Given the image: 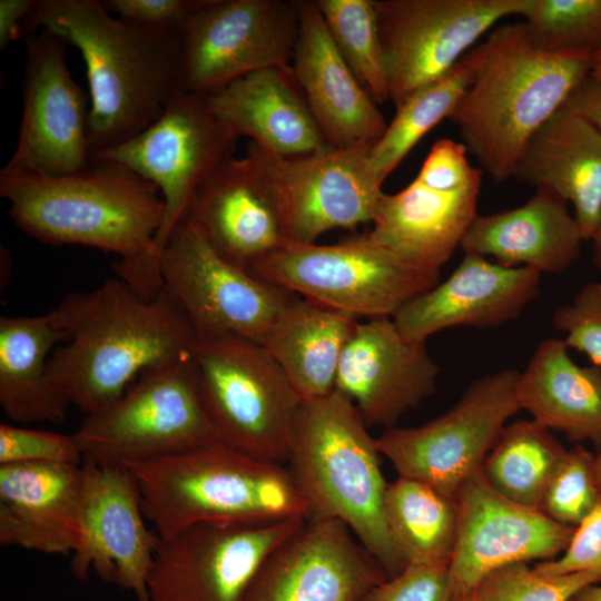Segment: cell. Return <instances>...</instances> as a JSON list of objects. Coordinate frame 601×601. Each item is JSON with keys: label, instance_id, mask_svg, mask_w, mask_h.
<instances>
[{"label": "cell", "instance_id": "c3c4849f", "mask_svg": "<svg viewBox=\"0 0 601 601\" xmlns=\"http://www.w3.org/2000/svg\"><path fill=\"white\" fill-rule=\"evenodd\" d=\"M570 601H601V585L591 584L579 591Z\"/></svg>", "mask_w": 601, "mask_h": 601}, {"label": "cell", "instance_id": "816d5d0a", "mask_svg": "<svg viewBox=\"0 0 601 601\" xmlns=\"http://www.w3.org/2000/svg\"><path fill=\"white\" fill-rule=\"evenodd\" d=\"M593 469H594L595 483L599 491L601 492V451L598 452L594 456Z\"/></svg>", "mask_w": 601, "mask_h": 601}, {"label": "cell", "instance_id": "d6986e66", "mask_svg": "<svg viewBox=\"0 0 601 601\" xmlns=\"http://www.w3.org/2000/svg\"><path fill=\"white\" fill-rule=\"evenodd\" d=\"M388 578L336 519H306L264 560L242 601H363Z\"/></svg>", "mask_w": 601, "mask_h": 601}, {"label": "cell", "instance_id": "4dcf8cb0", "mask_svg": "<svg viewBox=\"0 0 601 601\" xmlns=\"http://www.w3.org/2000/svg\"><path fill=\"white\" fill-rule=\"evenodd\" d=\"M357 322L308 298L289 300L260 345L302 402L317 400L335 391L339 361Z\"/></svg>", "mask_w": 601, "mask_h": 601}, {"label": "cell", "instance_id": "f907efd6", "mask_svg": "<svg viewBox=\"0 0 601 601\" xmlns=\"http://www.w3.org/2000/svg\"><path fill=\"white\" fill-rule=\"evenodd\" d=\"M590 76L601 78V49L592 55Z\"/></svg>", "mask_w": 601, "mask_h": 601}, {"label": "cell", "instance_id": "7c38bea8", "mask_svg": "<svg viewBox=\"0 0 601 601\" xmlns=\"http://www.w3.org/2000/svg\"><path fill=\"white\" fill-rule=\"evenodd\" d=\"M299 2L203 0L178 33V89L207 95L253 71L290 65Z\"/></svg>", "mask_w": 601, "mask_h": 601}, {"label": "cell", "instance_id": "30bf717a", "mask_svg": "<svg viewBox=\"0 0 601 601\" xmlns=\"http://www.w3.org/2000/svg\"><path fill=\"white\" fill-rule=\"evenodd\" d=\"M520 371L504 368L473 381L460 400L432 421L414 427L392 426L376 437L398 476L423 482L454 497L482 470L508 420L520 408Z\"/></svg>", "mask_w": 601, "mask_h": 601}, {"label": "cell", "instance_id": "9c48e42d", "mask_svg": "<svg viewBox=\"0 0 601 601\" xmlns=\"http://www.w3.org/2000/svg\"><path fill=\"white\" fill-rule=\"evenodd\" d=\"M249 272L280 289L368 319L393 318L406 303L435 286L440 276L406 264L368 233L333 245L288 244Z\"/></svg>", "mask_w": 601, "mask_h": 601}, {"label": "cell", "instance_id": "277c9868", "mask_svg": "<svg viewBox=\"0 0 601 601\" xmlns=\"http://www.w3.org/2000/svg\"><path fill=\"white\" fill-rule=\"evenodd\" d=\"M45 29L82 56L90 97L91 151L138 135L177 87L178 36L112 17L101 0H38L23 37Z\"/></svg>", "mask_w": 601, "mask_h": 601}, {"label": "cell", "instance_id": "5bb4252c", "mask_svg": "<svg viewBox=\"0 0 601 601\" xmlns=\"http://www.w3.org/2000/svg\"><path fill=\"white\" fill-rule=\"evenodd\" d=\"M162 287L197 335L262 344L288 304L287 293L223 258L189 220L175 227L159 257Z\"/></svg>", "mask_w": 601, "mask_h": 601}, {"label": "cell", "instance_id": "e0dca14e", "mask_svg": "<svg viewBox=\"0 0 601 601\" xmlns=\"http://www.w3.org/2000/svg\"><path fill=\"white\" fill-rule=\"evenodd\" d=\"M24 39L22 117L16 150L2 168L49 176L80 171L92 162L89 93L69 71L63 39L45 29Z\"/></svg>", "mask_w": 601, "mask_h": 601}, {"label": "cell", "instance_id": "2e32d148", "mask_svg": "<svg viewBox=\"0 0 601 601\" xmlns=\"http://www.w3.org/2000/svg\"><path fill=\"white\" fill-rule=\"evenodd\" d=\"M306 519L268 524L199 522L159 538L150 601H242L264 560Z\"/></svg>", "mask_w": 601, "mask_h": 601}, {"label": "cell", "instance_id": "7dc6e473", "mask_svg": "<svg viewBox=\"0 0 601 601\" xmlns=\"http://www.w3.org/2000/svg\"><path fill=\"white\" fill-rule=\"evenodd\" d=\"M38 0H0V49L23 37V24Z\"/></svg>", "mask_w": 601, "mask_h": 601}, {"label": "cell", "instance_id": "f1b7e54d", "mask_svg": "<svg viewBox=\"0 0 601 601\" xmlns=\"http://www.w3.org/2000/svg\"><path fill=\"white\" fill-rule=\"evenodd\" d=\"M513 177L571 201L583 240L601 226V130L563 107L528 140Z\"/></svg>", "mask_w": 601, "mask_h": 601}, {"label": "cell", "instance_id": "83f0119b", "mask_svg": "<svg viewBox=\"0 0 601 601\" xmlns=\"http://www.w3.org/2000/svg\"><path fill=\"white\" fill-rule=\"evenodd\" d=\"M566 203L549 188H536L519 207L477 215L460 247L504 266L561 274L579 258L583 242Z\"/></svg>", "mask_w": 601, "mask_h": 601}, {"label": "cell", "instance_id": "ffe728a7", "mask_svg": "<svg viewBox=\"0 0 601 601\" xmlns=\"http://www.w3.org/2000/svg\"><path fill=\"white\" fill-rule=\"evenodd\" d=\"M85 543L72 555L78 580L95 571L102 580L150 601L147 581L159 535L146 525L141 494L131 472L119 464L83 459Z\"/></svg>", "mask_w": 601, "mask_h": 601}, {"label": "cell", "instance_id": "3957f363", "mask_svg": "<svg viewBox=\"0 0 601 601\" xmlns=\"http://www.w3.org/2000/svg\"><path fill=\"white\" fill-rule=\"evenodd\" d=\"M591 58L536 49L524 21L493 28L462 57L470 81L447 120L495 183L513 177L531 136L590 75Z\"/></svg>", "mask_w": 601, "mask_h": 601}, {"label": "cell", "instance_id": "44dd1931", "mask_svg": "<svg viewBox=\"0 0 601 601\" xmlns=\"http://www.w3.org/2000/svg\"><path fill=\"white\" fill-rule=\"evenodd\" d=\"M440 367L426 342L405 338L391 317L357 322L337 370L335 390L367 426H395L436 390Z\"/></svg>", "mask_w": 601, "mask_h": 601}, {"label": "cell", "instance_id": "bcb514c9", "mask_svg": "<svg viewBox=\"0 0 601 601\" xmlns=\"http://www.w3.org/2000/svg\"><path fill=\"white\" fill-rule=\"evenodd\" d=\"M562 107L580 115L601 130V78L589 75L569 95Z\"/></svg>", "mask_w": 601, "mask_h": 601}, {"label": "cell", "instance_id": "b9f144b4", "mask_svg": "<svg viewBox=\"0 0 601 601\" xmlns=\"http://www.w3.org/2000/svg\"><path fill=\"white\" fill-rule=\"evenodd\" d=\"M363 601H451L449 568L407 564L375 585Z\"/></svg>", "mask_w": 601, "mask_h": 601}, {"label": "cell", "instance_id": "1f68e13d", "mask_svg": "<svg viewBox=\"0 0 601 601\" xmlns=\"http://www.w3.org/2000/svg\"><path fill=\"white\" fill-rule=\"evenodd\" d=\"M68 339L52 311L0 317V405L16 423L62 422L70 404L48 378L52 348Z\"/></svg>", "mask_w": 601, "mask_h": 601}, {"label": "cell", "instance_id": "f6af8a7d", "mask_svg": "<svg viewBox=\"0 0 601 601\" xmlns=\"http://www.w3.org/2000/svg\"><path fill=\"white\" fill-rule=\"evenodd\" d=\"M533 569L548 575L594 572L601 577V499L593 512L575 528L563 554L539 562Z\"/></svg>", "mask_w": 601, "mask_h": 601}, {"label": "cell", "instance_id": "ac0fdd59", "mask_svg": "<svg viewBox=\"0 0 601 601\" xmlns=\"http://www.w3.org/2000/svg\"><path fill=\"white\" fill-rule=\"evenodd\" d=\"M453 499L457 530L449 565L451 601L474 591L485 575L501 566L553 560L568 548L575 530L501 495L481 471Z\"/></svg>", "mask_w": 601, "mask_h": 601}, {"label": "cell", "instance_id": "5b68a950", "mask_svg": "<svg viewBox=\"0 0 601 601\" xmlns=\"http://www.w3.org/2000/svg\"><path fill=\"white\" fill-rule=\"evenodd\" d=\"M125 466L159 538L199 522L268 524L309 514L285 464L220 441Z\"/></svg>", "mask_w": 601, "mask_h": 601}, {"label": "cell", "instance_id": "7bdbcfd3", "mask_svg": "<svg viewBox=\"0 0 601 601\" xmlns=\"http://www.w3.org/2000/svg\"><path fill=\"white\" fill-rule=\"evenodd\" d=\"M203 0H101L118 18L157 32L178 36Z\"/></svg>", "mask_w": 601, "mask_h": 601}, {"label": "cell", "instance_id": "8992f818", "mask_svg": "<svg viewBox=\"0 0 601 601\" xmlns=\"http://www.w3.org/2000/svg\"><path fill=\"white\" fill-rule=\"evenodd\" d=\"M353 402L335 390L302 402L286 463L305 497L307 519H336L390 577L405 566L390 535L376 439Z\"/></svg>", "mask_w": 601, "mask_h": 601}, {"label": "cell", "instance_id": "d590c367", "mask_svg": "<svg viewBox=\"0 0 601 601\" xmlns=\"http://www.w3.org/2000/svg\"><path fill=\"white\" fill-rule=\"evenodd\" d=\"M331 38L361 86L377 104L388 101L374 0H315Z\"/></svg>", "mask_w": 601, "mask_h": 601}, {"label": "cell", "instance_id": "4fadbf2b", "mask_svg": "<svg viewBox=\"0 0 601 601\" xmlns=\"http://www.w3.org/2000/svg\"><path fill=\"white\" fill-rule=\"evenodd\" d=\"M388 101L447 73L500 20L525 17L532 0H374Z\"/></svg>", "mask_w": 601, "mask_h": 601}, {"label": "cell", "instance_id": "8d00e7d4", "mask_svg": "<svg viewBox=\"0 0 601 601\" xmlns=\"http://www.w3.org/2000/svg\"><path fill=\"white\" fill-rule=\"evenodd\" d=\"M523 21L541 51L592 56L601 49V0H532Z\"/></svg>", "mask_w": 601, "mask_h": 601}, {"label": "cell", "instance_id": "ab89813d", "mask_svg": "<svg viewBox=\"0 0 601 601\" xmlns=\"http://www.w3.org/2000/svg\"><path fill=\"white\" fill-rule=\"evenodd\" d=\"M83 455L72 434L0 424V465H80Z\"/></svg>", "mask_w": 601, "mask_h": 601}, {"label": "cell", "instance_id": "7a4b0ae2", "mask_svg": "<svg viewBox=\"0 0 601 601\" xmlns=\"http://www.w3.org/2000/svg\"><path fill=\"white\" fill-rule=\"evenodd\" d=\"M52 313L68 339L51 353L48 378L85 414L117 400L145 371L190 355L198 336L165 288L145 298L119 277L67 294Z\"/></svg>", "mask_w": 601, "mask_h": 601}, {"label": "cell", "instance_id": "4316f807", "mask_svg": "<svg viewBox=\"0 0 601 601\" xmlns=\"http://www.w3.org/2000/svg\"><path fill=\"white\" fill-rule=\"evenodd\" d=\"M481 184L441 190L414 179L395 194L383 193L368 235L406 264L440 273L477 216Z\"/></svg>", "mask_w": 601, "mask_h": 601}, {"label": "cell", "instance_id": "52a82bcc", "mask_svg": "<svg viewBox=\"0 0 601 601\" xmlns=\"http://www.w3.org/2000/svg\"><path fill=\"white\" fill-rule=\"evenodd\" d=\"M191 354L218 441L285 464L302 400L264 346L233 335H198Z\"/></svg>", "mask_w": 601, "mask_h": 601}, {"label": "cell", "instance_id": "f5cc1de1", "mask_svg": "<svg viewBox=\"0 0 601 601\" xmlns=\"http://www.w3.org/2000/svg\"><path fill=\"white\" fill-rule=\"evenodd\" d=\"M456 601H480V599L477 598L476 593L472 591Z\"/></svg>", "mask_w": 601, "mask_h": 601}, {"label": "cell", "instance_id": "603a6c76", "mask_svg": "<svg viewBox=\"0 0 601 601\" xmlns=\"http://www.w3.org/2000/svg\"><path fill=\"white\" fill-rule=\"evenodd\" d=\"M541 273L509 267L476 254H464L442 283L406 303L393 317L414 342L446 328H486L518 318L540 294Z\"/></svg>", "mask_w": 601, "mask_h": 601}, {"label": "cell", "instance_id": "e575fe53", "mask_svg": "<svg viewBox=\"0 0 601 601\" xmlns=\"http://www.w3.org/2000/svg\"><path fill=\"white\" fill-rule=\"evenodd\" d=\"M470 75L460 60L447 73L407 96L372 147L370 166L383 185L410 150L440 121L447 119L466 90Z\"/></svg>", "mask_w": 601, "mask_h": 601}, {"label": "cell", "instance_id": "484cf974", "mask_svg": "<svg viewBox=\"0 0 601 601\" xmlns=\"http://www.w3.org/2000/svg\"><path fill=\"white\" fill-rule=\"evenodd\" d=\"M206 96L214 116L237 138L285 158L332 150L323 136L290 65L247 73Z\"/></svg>", "mask_w": 601, "mask_h": 601}, {"label": "cell", "instance_id": "74e56055", "mask_svg": "<svg viewBox=\"0 0 601 601\" xmlns=\"http://www.w3.org/2000/svg\"><path fill=\"white\" fill-rule=\"evenodd\" d=\"M601 582L594 572L559 575L538 573L526 562L501 566L474 589L480 601H570L588 585Z\"/></svg>", "mask_w": 601, "mask_h": 601}, {"label": "cell", "instance_id": "7402d4cb", "mask_svg": "<svg viewBox=\"0 0 601 601\" xmlns=\"http://www.w3.org/2000/svg\"><path fill=\"white\" fill-rule=\"evenodd\" d=\"M184 218L223 258L248 272L289 244L277 197L248 155L219 165L196 190Z\"/></svg>", "mask_w": 601, "mask_h": 601}, {"label": "cell", "instance_id": "cb8c5ba5", "mask_svg": "<svg viewBox=\"0 0 601 601\" xmlns=\"http://www.w3.org/2000/svg\"><path fill=\"white\" fill-rule=\"evenodd\" d=\"M81 464L0 465L2 546L61 555H73L82 549Z\"/></svg>", "mask_w": 601, "mask_h": 601}, {"label": "cell", "instance_id": "9a60e30c", "mask_svg": "<svg viewBox=\"0 0 601 601\" xmlns=\"http://www.w3.org/2000/svg\"><path fill=\"white\" fill-rule=\"evenodd\" d=\"M374 145L285 158L248 142L246 155L277 197L289 244H315L331 229L373 221L384 193L370 166Z\"/></svg>", "mask_w": 601, "mask_h": 601}, {"label": "cell", "instance_id": "ee69618b", "mask_svg": "<svg viewBox=\"0 0 601 601\" xmlns=\"http://www.w3.org/2000/svg\"><path fill=\"white\" fill-rule=\"evenodd\" d=\"M467 149L449 138L434 142L415 179L431 188L454 190L482 180V173L470 165Z\"/></svg>", "mask_w": 601, "mask_h": 601}, {"label": "cell", "instance_id": "60d3db41", "mask_svg": "<svg viewBox=\"0 0 601 601\" xmlns=\"http://www.w3.org/2000/svg\"><path fill=\"white\" fill-rule=\"evenodd\" d=\"M553 327L569 347L585 354L601 368V283L585 284L573 299L552 314Z\"/></svg>", "mask_w": 601, "mask_h": 601}, {"label": "cell", "instance_id": "6da1fadb", "mask_svg": "<svg viewBox=\"0 0 601 601\" xmlns=\"http://www.w3.org/2000/svg\"><path fill=\"white\" fill-rule=\"evenodd\" d=\"M0 196L29 237L118 254L114 269L137 293L154 297L162 289L154 240L164 200L152 183L130 169L100 160L60 176L1 168Z\"/></svg>", "mask_w": 601, "mask_h": 601}, {"label": "cell", "instance_id": "681fc988", "mask_svg": "<svg viewBox=\"0 0 601 601\" xmlns=\"http://www.w3.org/2000/svg\"><path fill=\"white\" fill-rule=\"evenodd\" d=\"M593 240V265L601 272V226L595 233Z\"/></svg>", "mask_w": 601, "mask_h": 601}, {"label": "cell", "instance_id": "d4e9b609", "mask_svg": "<svg viewBox=\"0 0 601 601\" xmlns=\"http://www.w3.org/2000/svg\"><path fill=\"white\" fill-rule=\"evenodd\" d=\"M298 2L290 66L323 136L334 149L376 144L387 127L378 105L339 55L314 1Z\"/></svg>", "mask_w": 601, "mask_h": 601}, {"label": "cell", "instance_id": "8fae6325", "mask_svg": "<svg viewBox=\"0 0 601 601\" xmlns=\"http://www.w3.org/2000/svg\"><path fill=\"white\" fill-rule=\"evenodd\" d=\"M237 139L214 116L205 95L176 89L149 127L128 140L92 152V160L121 165L159 189L165 213L154 240L158 265L196 190L233 157Z\"/></svg>", "mask_w": 601, "mask_h": 601}, {"label": "cell", "instance_id": "f546056e", "mask_svg": "<svg viewBox=\"0 0 601 601\" xmlns=\"http://www.w3.org/2000/svg\"><path fill=\"white\" fill-rule=\"evenodd\" d=\"M563 338L543 339L520 372L518 400L538 424L601 451V368L580 366Z\"/></svg>", "mask_w": 601, "mask_h": 601}, {"label": "cell", "instance_id": "ba28073f", "mask_svg": "<svg viewBox=\"0 0 601 601\" xmlns=\"http://www.w3.org/2000/svg\"><path fill=\"white\" fill-rule=\"evenodd\" d=\"M72 436L83 459L119 465L218 441L200 401L193 354L141 373L117 400L86 414Z\"/></svg>", "mask_w": 601, "mask_h": 601}, {"label": "cell", "instance_id": "d6a6232c", "mask_svg": "<svg viewBox=\"0 0 601 601\" xmlns=\"http://www.w3.org/2000/svg\"><path fill=\"white\" fill-rule=\"evenodd\" d=\"M384 515L406 565L449 568L457 530L454 499L423 482L397 476L387 484Z\"/></svg>", "mask_w": 601, "mask_h": 601}, {"label": "cell", "instance_id": "f35d334b", "mask_svg": "<svg viewBox=\"0 0 601 601\" xmlns=\"http://www.w3.org/2000/svg\"><path fill=\"white\" fill-rule=\"evenodd\" d=\"M594 456L582 445L566 451L546 485L540 511L573 528L587 519L601 499L594 479Z\"/></svg>", "mask_w": 601, "mask_h": 601}, {"label": "cell", "instance_id": "836d02e7", "mask_svg": "<svg viewBox=\"0 0 601 601\" xmlns=\"http://www.w3.org/2000/svg\"><path fill=\"white\" fill-rule=\"evenodd\" d=\"M565 453L549 428L533 420H518L506 424L481 472L501 495L540 510L546 485Z\"/></svg>", "mask_w": 601, "mask_h": 601}]
</instances>
